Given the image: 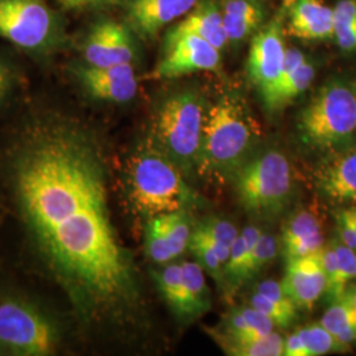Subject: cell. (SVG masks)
<instances>
[{
  "instance_id": "obj_1",
  "label": "cell",
  "mask_w": 356,
  "mask_h": 356,
  "mask_svg": "<svg viewBox=\"0 0 356 356\" xmlns=\"http://www.w3.org/2000/svg\"><path fill=\"white\" fill-rule=\"evenodd\" d=\"M0 169L32 252L81 325L124 318L138 302L136 279L110 219L102 153L88 126L58 110L26 115Z\"/></svg>"
},
{
  "instance_id": "obj_2",
  "label": "cell",
  "mask_w": 356,
  "mask_h": 356,
  "mask_svg": "<svg viewBox=\"0 0 356 356\" xmlns=\"http://www.w3.org/2000/svg\"><path fill=\"white\" fill-rule=\"evenodd\" d=\"M259 132L244 103L223 95L206 113L195 173L209 179L234 178L252 156Z\"/></svg>"
},
{
  "instance_id": "obj_3",
  "label": "cell",
  "mask_w": 356,
  "mask_h": 356,
  "mask_svg": "<svg viewBox=\"0 0 356 356\" xmlns=\"http://www.w3.org/2000/svg\"><path fill=\"white\" fill-rule=\"evenodd\" d=\"M184 173L149 140L129 159L126 173L128 201L141 216L186 210L191 191Z\"/></svg>"
},
{
  "instance_id": "obj_4",
  "label": "cell",
  "mask_w": 356,
  "mask_h": 356,
  "mask_svg": "<svg viewBox=\"0 0 356 356\" xmlns=\"http://www.w3.org/2000/svg\"><path fill=\"white\" fill-rule=\"evenodd\" d=\"M204 118V101L194 90H182L168 95L153 115L149 140L186 176L197 168Z\"/></svg>"
},
{
  "instance_id": "obj_5",
  "label": "cell",
  "mask_w": 356,
  "mask_h": 356,
  "mask_svg": "<svg viewBox=\"0 0 356 356\" xmlns=\"http://www.w3.org/2000/svg\"><path fill=\"white\" fill-rule=\"evenodd\" d=\"M306 144L319 149H342L356 138V88L343 79L326 82L298 119Z\"/></svg>"
},
{
  "instance_id": "obj_6",
  "label": "cell",
  "mask_w": 356,
  "mask_h": 356,
  "mask_svg": "<svg viewBox=\"0 0 356 356\" xmlns=\"http://www.w3.org/2000/svg\"><path fill=\"white\" fill-rule=\"evenodd\" d=\"M234 182L238 200L247 211L277 216L292 197V165L280 151L257 153L236 172Z\"/></svg>"
},
{
  "instance_id": "obj_7",
  "label": "cell",
  "mask_w": 356,
  "mask_h": 356,
  "mask_svg": "<svg viewBox=\"0 0 356 356\" xmlns=\"http://www.w3.org/2000/svg\"><path fill=\"white\" fill-rule=\"evenodd\" d=\"M0 38L33 54L65 44L64 19L44 0H0Z\"/></svg>"
},
{
  "instance_id": "obj_8",
  "label": "cell",
  "mask_w": 356,
  "mask_h": 356,
  "mask_svg": "<svg viewBox=\"0 0 356 356\" xmlns=\"http://www.w3.org/2000/svg\"><path fill=\"white\" fill-rule=\"evenodd\" d=\"M61 334L44 312L20 298L0 300V353L13 356H49Z\"/></svg>"
},
{
  "instance_id": "obj_9",
  "label": "cell",
  "mask_w": 356,
  "mask_h": 356,
  "mask_svg": "<svg viewBox=\"0 0 356 356\" xmlns=\"http://www.w3.org/2000/svg\"><path fill=\"white\" fill-rule=\"evenodd\" d=\"M134 32L126 23L102 19L91 24L81 41V53L85 64L114 66L132 64L136 57Z\"/></svg>"
},
{
  "instance_id": "obj_10",
  "label": "cell",
  "mask_w": 356,
  "mask_h": 356,
  "mask_svg": "<svg viewBox=\"0 0 356 356\" xmlns=\"http://www.w3.org/2000/svg\"><path fill=\"white\" fill-rule=\"evenodd\" d=\"M220 61V51L202 38L181 35L164 38L163 54L151 76L173 79L202 70H214Z\"/></svg>"
},
{
  "instance_id": "obj_11",
  "label": "cell",
  "mask_w": 356,
  "mask_h": 356,
  "mask_svg": "<svg viewBox=\"0 0 356 356\" xmlns=\"http://www.w3.org/2000/svg\"><path fill=\"white\" fill-rule=\"evenodd\" d=\"M285 49L282 16L277 15L267 26H261L257 31L251 41L248 53V76L260 91L261 97L267 95L279 82Z\"/></svg>"
},
{
  "instance_id": "obj_12",
  "label": "cell",
  "mask_w": 356,
  "mask_h": 356,
  "mask_svg": "<svg viewBox=\"0 0 356 356\" xmlns=\"http://www.w3.org/2000/svg\"><path fill=\"white\" fill-rule=\"evenodd\" d=\"M72 73L83 92L95 101L127 103L139 89L132 64L99 67L83 63L73 65Z\"/></svg>"
},
{
  "instance_id": "obj_13",
  "label": "cell",
  "mask_w": 356,
  "mask_h": 356,
  "mask_svg": "<svg viewBox=\"0 0 356 356\" xmlns=\"http://www.w3.org/2000/svg\"><path fill=\"white\" fill-rule=\"evenodd\" d=\"M198 0H123L124 23L144 40L154 38L164 26L193 10Z\"/></svg>"
},
{
  "instance_id": "obj_14",
  "label": "cell",
  "mask_w": 356,
  "mask_h": 356,
  "mask_svg": "<svg viewBox=\"0 0 356 356\" xmlns=\"http://www.w3.org/2000/svg\"><path fill=\"white\" fill-rule=\"evenodd\" d=\"M286 263L281 285L297 309L310 310L327 286L319 254L286 260Z\"/></svg>"
},
{
  "instance_id": "obj_15",
  "label": "cell",
  "mask_w": 356,
  "mask_h": 356,
  "mask_svg": "<svg viewBox=\"0 0 356 356\" xmlns=\"http://www.w3.org/2000/svg\"><path fill=\"white\" fill-rule=\"evenodd\" d=\"M319 193L334 204H356V145L342 148L317 170Z\"/></svg>"
},
{
  "instance_id": "obj_16",
  "label": "cell",
  "mask_w": 356,
  "mask_h": 356,
  "mask_svg": "<svg viewBox=\"0 0 356 356\" xmlns=\"http://www.w3.org/2000/svg\"><path fill=\"white\" fill-rule=\"evenodd\" d=\"M181 35H195L202 38L218 51H222L229 38L223 26V13L216 0L197 1L193 10L175 26L166 32L165 38H176Z\"/></svg>"
},
{
  "instance_id": "obj_17",
  "label": "cell",
  "mask_w": 356,
  "mask_h": 356,
  "mask_svg": "<svg viewBox=\"0 0 356 356\" xmlns=\"http://www.w3.org/2000/svg\"><path fill=\"white\" fill-rule=\"evenodd\" d=\"M289 32L301 40L334 38V13L322 0H297L289 11Z\"/></svg>"
},
{
  "instance_id": "obj_18",
  "label": "cell",
  "mask_w": 356,
  "mask_h": 356,
  "mask_svg": "<svg viewBox=\"0 0 356 356\" xmlns=\"http://www.w3.org/2000/svg\"><path fill=\"white\" fill-rule=\"evenodd\" d=\"M223 26L229 42H239L259 31L266 19L261 0H223Z\"/></svg>"
},
{
  "instance_id": "obj_19",
  "label": "cell",
  "mask_w": 356,
  "mask_h": 356,
  "mask_svg": "<svg viewBox=\"0 0 356 356\" xmlns=\"http://www.w3.org/2000/svg\"><path fill=\"white\" fill-rule=\"evenodd\" d=\"M261 231L254 226L243 229L231 245L229 260L225 264L223 288L232 296L248 280V266L254 254V245L261 236Z\"/></svg>"
},
{
  "instance_id": "obj_20",
  "label": "cell",
  "mask_w": 356,
  "mask_h": 356,
  "mask_svg": "<svg viewBox=\"0 0 356 356\" xmlns=\"http://www.w3.org/2000/svg\"><path fill=\"white\" fill-rule=\"evenodd\" d=\"M319 323L342 343L351 346L356 341V309L350 291L331 301Z\"/></svg>"
},
{
  "instance_id": "obj_21",
  "label": "cell",
  "mask_w": 356,
  "mask_h": 356,
  "mask_svg": "<svg viewBox=\"0 0 356 356\" xmlns=\"http://www.w3.org/2000/svg\"><path fill=\"white\" fill-rule=\"evenodd\" d=\"M316 76V67L306 60L292 76L280 79L273 89L263 97L269 111H280L310 88Z\"/></svg>"
},
{
  "instance_id": "obj_22",
  "label": "cell",
  "mask_w": 356,
  "mask_h": 356,
  "mask_svg": "<svg viewBox=\"0 0 356 356\" xmlns=\"http://www.w3.org/2000/svg\"><path fill=\"white\" fill-rule=\"evenodd\" d=\"M222 350L232 356H281L284 355V338L277 332L263 337L226 338L214 334Z\"/></svg>"
},
{
  "instance_id": "obj_23",
  "label": "cell",
  "mask_w": 356,
  "mask_h": 356,
  "mask_svg": "<svg viewBox=\"0 0 356 356\" xmlns=\"http://www.w3.org/2000/svg\"><path fill=\"white\" fill-rule=\"evenodd\" d=\"M181 264L184 269L188 318L201 317L210 309L211 304L204 268L198 261H184Z\"/></svg>"
},
{
  "instance_id": "obj_24",
  "label": "cell",
  "mask_w": 356,
  "mask_h": 356,
  "mask_svg": "<svg viewBox=\"0 0 356 356\" xmlns=\"http://www.w3.org/2000/svg\"><path fill=\"white\" fill-rule=\"evenodd\" d=\"M153 276L168 305L178 317L188 318L182 264H166L163 269L153 272Z\"/></svg>"
},
{
  "instance_id": "obj_25",
  "label": "cell",
  "mask_w": 356,
  "mask_h": 356,
  "mask_svg": "<svg viewBox=\"0 0 356 356\" xmlns=\"http://www.w3.org/2000/svg\"><path fill=\"white\" fill-rule=\"evenodd\" d=\"M305 344L309 356H321L331 353H344L350 346L339 342L330 331L326 330L321 323L306 325L297 330Z\"/></svg>"
},
{
  "instance_id": "obj_26",
  "label": "cell",
  "mask_w": 356,
  "mask_h": 356,
  "mask_svg": "<svg viewBox=\"0 0 356 356\" xmlns=\"http://www.w3.org/2000/svg\"><path fill=\"white\" fill-rule=\"evenodd\" d=\"M161 222L165 229L169 248L176 259L189 248L191 239V222L185 210L161 214Z\"/></svg>"
},
{
  "instance_id": "obj_27",
  "label": "cell",
  "mask_w": 356,
  "mask_h": 356,
  "mask_svg": "<svg viewBox=\"0 0 356 356\" xmlns=\"http://www.w3.org/2000/svg\"><path fill=\"white\" fill-rule=\"evenodd\" d=\"M145 250L149 259L157 266H166L175 259L169 248L160 216L148 218L145 229Z\"/></svg>"
},
{
  "instance_id": "obj_28",
  "label": "cell",
  "mask_w": 356,
  "mask_h": 356,
  "mask_svg": "<svg viewBox=\"0 0 356 356\" xmlns=\"http://www.w3.org/2000/svg\"><path fill=\"white\" fill-rule=\"evenodd\" d=\"M189 250L195 256V259H197L195 261H198V264L204 268V272L209 273L216 280L218 285H223L225 284V277H223L225 264L220 261V259L218 257L213 247L204 239V235L198 229H194L191 234Z\"/></svg>"
},
{
  "instance_id": "obj_29",
  "label": "cell",
  "mask_w": 356,
  "mask_h": 356,
  "mask_svg": "<svg viewBox=\"0 0 356 356\" xmlns=\"http://www.w3.org/2000/svg\"><path fill=\"white\" fill-rule=\"evenodd\" d=\"M318 232H322V225L318 216L310 210H300L293 214L282 227L281 245L302 241Z\"/></svg>"
},
{
  "instance_id": "obj_30",
  "label": "cell",
  "mask_w": 356,
  "mask_h": 356,
  "mask_svg": "<svg viewBox=\"0 0 356 356\" xmlns=\"http://www.w3.org/2000/svg\"><path fill=\"white\" fill-rule=\"evenodd\" d=\"M319 257H321V263H322L323 272L326 276V282H327L325 294L332 301V300L338 298L339 296H342L347 289L342 284L338 257H337L335 250L331 245L330 242L325 244V247L319 252Z\"/></svg>"
},
{
  "instance_id": "obj_31",
  "label": "cell",
  "mask_w": 356,
  "mask_h": 356,
  "mask_svg": "<svg viewBox=\"0 0 356 356\" xmlns=\"http://www.w3.org/2000/svg\"><path fill=\"white\" fill-rule=\"evenodd\" d=\"M277 241L273 235L263 232L260 239L254 245V254L251 256L248 266V280L260 273L264 268L269 266L277 256Z\"/></svg>"
},
{
  "instance_id": "obj_32",
  "label": "cell",
  "mask_w": 356,
  "mask_h": 356,
  "mask_svg": "<svg viewBox=\"0 0 356 356\" xmlns=\"http://www.w3.org/2000/svg\"><path fill=\"white\" fill-rule=\"evenodd\" d=\"M250 305L254 306L257 310L264 313L268 318L272 319V322L275 323L276 327H282V329L289 327L297 317L296 313H291V312L285 310L284 307L277 305L276 302H273L272 300H269L261 293L254 292L250 297Z\"/></svg>"
},
{
  "instance_id": "obj_33",
  "label": "cell",
  "mask_w": 356,
  "mask_h": 356,
  "mask_svg": "<svg viewBox=\"0 0 356 356\" xmlns=\"http://www.w3.org/2000/svg\"><path fill=\"white\" fill-rule=\"evenodd\" d=\"M197 227H200L207 235H210L219 242L225 243L229 247H231L239 236L238 229L231 222L216 216L206 218Z\"/></svg>"
},
{
  "instance_id": "obj_34",
  "label": "cell",
  "mask_w": 356,
  "mask_h": 356,
  "mask_svg": "<svg viewBox=\"0 0 356 356\" xmlns=\"http://www.w3.org/2000/svg\"><path fill=\"white\" fill-rule=\"evenodd\" d=\"M325 244L326 243H325V236H323V231H322V232L314 234L312 236H307L302 241L282 245V251H284V256L286 260H292V259L319 254L322 251V248L325 247Z\"/></svg>"
},
{
  "instance_id": "obj_35",
  "label": "cell",
  "mask_w": 356,
  "mask_h": 356,
  "mask_svg": "<svg viewBox=\"0 0 356 356\" xmlns=\"http://www.w3.org/2000/svg\"><path fill=\"white\" fill-rule=\"evenodd\" d=\"M330 243L338 257L342 284L347 289V285L356 279V252L350 247H347L344 243L341 242L338 236L332 238Z\"/></svg>"
},
{
  "instance_id": "obj_36",
  "label": "cell",
  "mask_w": 356,
  "mask_h": 356,
  "mask_svg": "<svg viewBox=\"0 0 356 356\" xmlns=\"http://www.w3.org/2000/svg\"><path fill=\"white\" fill-rule=\"evenodd\" d=\"M239 309L250 326V330H251L250 337H263L275 330L276 326L272 322V319L268 318L264 313H261L254 306H243Z\"/></svg>"
},
{
  "instance_id": "obj_37",
  "label": "cell",
  "mask_w": 356,
  "mask_h": 356,
  "mask_svg": "<svg viewBox=\"0 0 356 356\" xmlns=\"http://www.w3.org/2000/svg\"><path fill=\"white\" fill-rule=\"evenodd\" d=\"M256 292L264 294L269 300H272L277 305L284 307L285 310L297 314V306L294 305V302L291 300V297L284 291V288H282V285H281V282H279V281H261L256 286Z\"/></svg>"
},
{
  "instance_id": "obj_38",
  "label": "cell",
  "mask_w": 356,
  "mask_h": 356,
  "mask_svg": "<svg viewBox=\"0 0 356 356\" xmlns=\"http://www.w3.org/2000/svg\"><path fill=\"white\" fill-rule=\"evenodd\" d=\"M19 83V73L15 65L0 56V106L10 99Z\"/></svg>"
},
{
  "instance_id": "obj_39",
  "label": "cell",
  "mask_w": 356,
  "mask_h": 356,
  "mask_svg": "<svg viewBox=\"0 0 356 356\" xmlns=\"http://www.w3.org/2000/svg\"><path fill=\"white\" fill-rule=\"evenodd\" d=\"M334 33L356 26V0H341L332 8Z\"/></svg>"
},
{
  "instance_id": "obj_40",
  "label": "cell",
  "mask_w": 356,
  "mask_h": 356,
  "mask_svg": "<svg viewBox=\"0 0 356 356\" xmlns=\"http://www.w3.org/2000/svg\"><path fill=\"white\" fill-rule=\"evenodd\" d=\"M335 225L337 236L339 238V241L356 252V231L344 207L335 211Z\"/></svg>"
},
{
  "instance_id": "obj_41",
  "label": "cell",
  "mask_w": 356,
  "mask_h": 356,
  "mask_svg": "<svg viewBox=\"0 0 356 356\" xmlns=\"http://www.w3.org/2000/svg\"><path fill=\"white\" fill-rule=\"evenodd\" d=\"M64 10L67 11H86L97 10L107 6L122 4L123 0H56Z\"/></svg>"
},
{
  "instance_id": "obj_42",
  "label": "cell",
  "mask_w": 356,
  "mask_h": 356,
  "mask_svg": "<svg viewBox=\"0 0 356 356\" xmlns=\"http://www.w3.org/2000/svg\"><path fill=\"white\" fill-rule=\"evenodd\" d=\"M305 61V54L300 51V49H297V48H286L285 49V56H284V65H282V73H281L280 79L292 76L293 73L301 65L304 64Z\"/></svg>"
},
{
  "instance_id": "obj_43",
  "label": "cell",
  "mask_w": 356,
  "mask_h": 356,
  "mask_svg": "<svg viewBox=\"0 0 356 356\" xmlns=\"http://www.w3.org/2000/svg\"><path fill=\"white\" fill-rule=\"evenodd\" d=\"M284 355L285 356H309L305 344L302 342L298 332L289 334L284 338Z\"/></svg>"
},
{
  "instance_id": "obj_44",
  "label": "cell",
  "mask_w": 356,
  "mask_h": 356,
  "mask_svg": "<svg viewBox=\"0 0 356 356\" xmlns=\"http://www.w3.org/2000/svg\"><path fill=\"white\" fill-rule=\"evenodd\" d=\"M334 38L338 47L344 51H356V26L335 32Z\"/></svg>"
},
{
  "instance_id": "obj_45",
  "label": "cell",
  "mask_w": 356,
  "mask_h": 356,
  "mask_svg": "<svg viewBox=\"0 0 356 356\" xmlns=\"http://www.w3.org/2000/svg\"><path fill=\"white\" fill-rule=\"evenodd\" d=\"M344 210H346V213H347V216L350 218V220H351V223H353V226H354L356 231V204L347 206V207H344Z\"/></svg>"
},
{
  "instance_id": "obj_46",
  "label": "cell",
  "mask_w": 356,
  "mask_h": 356,
  "mask_svg": "<svg viewBox=\"0 0 356 356\" xmlns=\"http://www.w3.org/2000/svg\"><path fill=\"white\" fill-rule=\"evenodd\" d=\"M350 294H351V298H353V302H354L356 309V286L354 289H350Z\"/></svg>"
}]
</instances>
